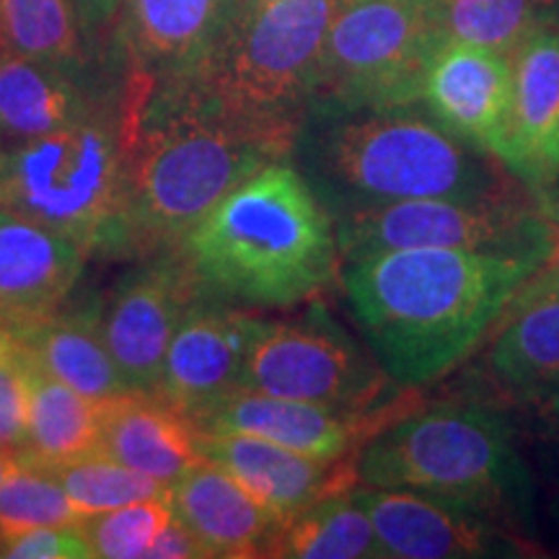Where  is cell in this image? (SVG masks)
<instances>
[{"label": "cell", "mask_w": 559, "mask_h": 559, "mask_svg": "<svg viewBox=\"0 0 559 559\" xmlns=\"http://www.w3.org/2000/svg\"><path fill=\"white\" fill-rule=\"evenodd\" d=\"M130 251L179 247L215 202L298 148L300 124L247 120L190 79L130 68L117 115Z\"/></svg>", "instance_id": "6da1fadb"}, {"label": "cell", "mask_w": 559, "mask_h": 559, "mask_svg": "<svg viewBox=\"0 0 559 559\" xmlns=\"http://www.w3.org/2000/svg\"><path fill=\"white\" fill-rule=\"evenodd\" d=\"M549 249H396L340 270L376 362L400 389H423L469 360Z\"/></svg>", "instance_id": "7a4b0ae2"}, {"label": "cell", "mask_w": 559, "mask_h": 559, "mask_svg": "<svg viewBox=\"0 0 559 559\" xmlns=\"http://www.w3.org/2000/svg\"><path fill=\"white\" fill-rule=\"evenodd\" d=\"M177 257L202 293L249 306L309 300L340 267L332 213L285 158L215 202L179 241Z\"/></svg>", "instance_id": "3957f363"}, {"label": "cell", "mask_w": 559, "mask_h": 559, "mask_svg": "<svg viewBox=\"0 0 559 559\" xmlns=\"http://www.w3.org/2000/svg\"><path fill=\"white\" fill-rule=\"evenodd\" d=\"M309 140V174L334 218L355 210L430 198H481L526 187L502 160L459 140L415 104L321 111Z\"/></svg>", "instance_id": "277c9868"}, {"label": "cell", "mask_w": 559, "mask_h": 559, "mask_svg": "<svg viewBox=\"0 0 559 559\" xmlns=\"http://www.w3.org/2000/svg\"><path fill=\"white\" fill-rule=\"evenodd\" d=\"M358 485L417 489L498 515L526 534L534 481L500 409L438 402L391 419L355 456Z\"/></svg>", "instance_id": "5b68a950"}, {"label": "cell", "mask_w": 559, "mask_h": 559, "mask_svg": "<svg viewBox=\"0 0 559 559\" xmlns=\"http://www.w3.org/2000/svg\"><path fill=\"white\" fill-rule=\"evenodd\" d=\"M0 207L58 230L88 251H130L124 156L117 117L24 140L0 166Z\"/></svg>", "instance_id": "8992f818"}, {"label": "cell", "mask_w": 559, "mask_h": 559, "mask_svg": "<svg viewBox=\"0 0 559 559\" xmlns=\"http://www.w3.org/2000/svg\"><path fill=\"white\" fill-rule=\"evenodd\" d=\"M342 3L275 0L226 29L207 60L181 79L247 120L304 128L326 32Z\"/></svg>", "instance_id": "52a82bcc"}, {"label": "cell", "mask_w": 559, "mask_h": 559, "mask_svg": "<svg viewBox=\"0 0 559 559\" xmlns=\"http://www.w3.org/2000/svg\"><path fill=\"white\" fill-rule=\"evenodd\" d=\"M449 39L443 0H345L326 32L311 107L391 109L423 102Z\"/></svg>", "instance_id": "ba28073f"}, {"label": "cell", "mask_w": 559, "mask_h": 559, "mask_svg": "<svg viewBox=\"0 0 559 559\" xmlns=\"http://www.w3.org/2000/svg\"><path fill=\"white\" fill-rule=\"evenodd\" d=\"M340 260L396 249L536 251L549 249L555 223L531 187L481 198H430L340 215Z\"/></svg>", "instance_id": "9c48e42d"}, {"label": "cell", "mask_w": 559, "mask_h": 559, "mask_svg": "<svg viewBox=\"0 0 559 559\" xmlns=\"http://www.w3.org/2000/svg\"><path fill=\"white\" fill-rule=\"evenodd\" d=\"M241 389L355 409L381 407L407 391L321 311L298 321L254 319Z\"/></svg>", "instance_id": "30bf717a"}, {"label": "cell", "mask_w": 559, "mask_h": 559, "mask_svg": "<svg viewBox=\"0 0 559 559\" xmlns=\"http://www.w3.org/2000/svg\"><path fill=\"white\" fill-rule=\"evenodd\" d=\"M379 536L383 559L528 557L536 547L498 515L417 489H349Z\"/></svg>", "instance_id": "8fae6325"}, {"label": "cell", "mask_w": 559, "mask_h": 559, "mask_svg": "<svg viewBox=\"0 0 559 559\" xmlns=\"http://www.w3.org/2000/svg\"><path fill=\"white\" fill-rule=\"evenodd\" d=\"M409 391L412 389L381 407L355 409L234 389L210 404L205 412H200L192 423L200 432H247V436L272 440L304 456L340 461L355 456L368 438L386 428L391 419L412 409L407 404Z\"/></svg>", "instance_id": "7c38bea8"}, {"label": "cell", "mask_w": 559, "mask_h": 559, "mask_svg": "<svg viewBox=\"0 0 559 559\" xmlns=\"http://www.w3.org/2000/svg\"><path fill=\"white\" fill-rule=\"evenodd\" d=\"M200 293L185 262L174 257L132 272L94 306L104 345L130 391L156 394L169 342Z\"/></svg>", "instance_id": "4fadbf2b"}, {"label": "cell", "mask_w": 559, "mask_h": 559, "mask_svg": "<svg viewBox=\"0 0 559 559\" xmlns=\"http://www.w3.org/2000/svg\"><path fill=\"white\" fill-rule=\"evenodd\" d=\"M423 102L445 130L508 166L513 109L508 55L449 37L425 75Z\"/></svg>", "instance_id": "5bb4252c"}, {"label": "cell", "mask_w": 559, "mask_h": 559, "mask_svg": "<svg viewBox=\"0 0 559 559\" xmlns=\"http://www.w3.org/2000/svg\"><path fill=\"white\" fill-rule=\"evenodd\" d=\"M254 319L200 293L169 342L156 394L194 419L228 391L241 389Z\"/></svg>", "instance_id": "9a60e30c"}, {"label": "cell", "mask_w": 559, "mask_h": 559, "mask_svg": "<svg viewBox=\"0 0 559 559\" xmlns=\"http://www.w3.org/2000/svg\"><path fill=\"white\" fill-rule=\"evenodd\" d=\"M200 453L239 479L283 523L296 519L313 502L345 495L358 485V453L340 461H321L272 440L230 430L200 432Z\"/></svg>", "instance_id": "2e32d148"}, {"label": "cell", "mask_w": 559, "mask_h": 559, "mask_svg": "<svg viewBox=\"0 0 559 559\" xmlns=\"http://www.w3.org/2000/svg\"><path fill=\"white\" fill-rule=\"evenodd\" d=\"M86 249L0 207V326L19 332L52 317L73 290Z\"/></svg>", "instance_id": "e0dca14e"}, {"label": "cell", "mask_w": 559, "mask_h": 559, "mask_svg": "<svg viewBox=\"0 0 559 559\" xmlns=\"http://www.w3.org/2000/svg\"><path fill=\"white\" fill-rule=\"evenodd\" d=\"M513 109H510L508 169L534 192L559 181V29L542 26L510 55Z\"/></svg>", "instance_id": "ac0fdd59"}, {"label": "cell", "mask_w": 559, "mask_h": 559, "mask_svg": "<svg viewBox=\"0 0 559 559\" xmlns=\"http://www.w3.org/2000/svg\"><path fill=\"white\" fill-rule=\"evenodd\" d=\"M171 508L207 557H267L270 542L283 528L272 510L210 459L171 487Z\"/></svg>", "instance_id": "d6986e66"}, {"label": "cell", "mask_w": 559, "mask_h": 559, "mask_svg": "<svg viewBox=\"0 0 559 559\" xmlns=\"http://www.w3.org/2000/svg\"><path fill=\"white\" fill-rule=\"evenodd\" d=\"M122 41L130 68L181 79L215 50L230 21V0H124Z\"/></svg>", "instance_id": "ffe728a7"}, {"label": "cell", "mask_w": 559, "mask_h": 559, "mask_svg": "<svg viewBox=\"0 0 559 559\" xmlns=\"http://www.w3.org/2000/svg\"><path fill=\"white\" fill-rule=\"evenodd\" d=\"M102 453L166 487L177 485L205 459L192 419L148 391H124L104 400Z\"/></svg>", "instance_id": "44dd1931"}, {"label": "cell", "mask_w": 559, "mask_h": 559, "mask_svg": "<svg viewBox=\"0 0 559 559\" xmlns=\"http://www.w3.org/2000/svg\"><path fill=\"white\" fill-rule=\"evenodd\" d=\"M47 373L94 402L120 396L128 383L104 345L94 309L79 313H58L11 332Z\"/></svg>", "instance_id": "7402d4cb"}, {"label": "cell", "mask_w": 559, "mask_h": 559, "mask_svg": "<svg viewBox=\"0 0 559 559\" xmlns=\"http://www.w3.org/2000/svg\"><path fill=\"white\" fill-rule=\"evenodd\" d=\"M485 370L513 402L559 379V298L508 309L489 332Z\"/></svg>", "instance_id": "603a6c76"}, {"label": "cell", "mask_w": 559, "mask_h": 559, "mask_svg": "<svg viewBox=\"0 0 559 559\" xmlns=\"http://www.w3.org/2000/svg\"><path fill=\"white\" fill-rule=\"evenodd\" d=\"M94 115L73 70L0 52V132L32 140Z\"/></svg>", "instance_id": "cb8c5ba5"}, {"label": "cell", "mask_w": 559, "mask_h": 559, "mask_svg": "<svg viewBox=\"0 0 559 559\" xmlns=\"http://www.w3.org/2000/svg\"><path fill=\"white\" fill-rule=\"evenodd\" d=\"M29 358V436L24 459L52 464L102 453L104 402H94L55 379Z\"/></svg>", "instance_id": "d4e9b609"}, {"label": "cell", "mask_w": 559, "mask_h": 559, "mask_svg": "<svg viewBox=\"0 0 559 559\" xmlns=\"http://www.w3.org/2000/svg\"><path fill=\"white\" fill-rule=\"evenodd\" d=\"M267 557L280 559H383L379 536L353 495L313 502L283 523Z\"/></svg>", "instance_id": "484cf974"}, {"label": "cell", "mask_w": 559, "mask_h": 559, "mask_svg": "<svg viewBox=\"0 0 559 559\" xmlns=\"http://www.w3.org/2000/svg\"><path fill=\"white\" fill-rule=\"evenodd\" d=\"M0 52L75 70L83 45L73 0H0Z\"/></svg>", "instance_id": "4316f807"}, {"label": "cell", "mask_w": 559, "mask_h": 559, "mask_svg": "<svg viewBox=\"0 0 559 559\" xmlns=\"http://www.w3.org/2000/svg\"><path fill=\"white\" fill-rule=\"evenodd\" d=\"M39 464V461H34ZM47 469L66 495L73 502V508L86 519V515L107 513V510L132 506L140 500L171 498V487L145 477L130 466L120 464L107 453H91V456L70 459V461H52V464H39Z\"/></svg>", "instance_id": "83f0119b"}, {"label": "cell", "mask_w": 559, "mask_h": 559, "mask_svg": "<svg viewBox=\"0 0 559 559\" xmlns=\"http://www.w3.org/2000/svg\"><path fill=\"white\" fill-rule=\"evenodd\" d=\"M449 37L513 55L542 26L551 24L539 0H443Z\"/></svg>", "instance_id": "f1b7e54d"}, {"label": "cell", "mask_w": 559, "mask_h": 559, "mask_svg": "<svg viewBox=\"0 0 559 559\" xmlns=\"http://www.w3.org/2000/svg\"><path fill=\"white\" fill-rule=\"evenodd\" d=\"M83 515L50 472L29 459L0 485V531L3 536L39 526H75Z\"/></svg>", "instance_id": "f546056e"}, {"label": "cell", "mask_w": 559, "mask_h": 559, "mask_svg": "<svg viewBox=\"0 0 559 559\" xmlns=\"http://www.w3.org/2000/svg\"><path fill=\"white\" fill-rule=\"evenodd\" d=\"M171 519V498H156L107 510V513L86 515L81 519L79 528L94 557L138 559L148 555L151 544Z\"/></svg>", "instance_id": "4dcf8cb0"}, {"label": "cell", "mask_w": 559, "mask_h": 559, "mask_svg": "<svg viewBox=\"0 0 559 559\" xmlns=\"http://www.w3.org/2000/svg\"><path fill=\"white\" fill-rule=\"evenodd\" d=\"M29 436V358L9 330L0 332V449L24 456Z\"/></svg>", "instance_id": "1f68e13d"}, {"label": "cell", "mask_w": 559, "mask_h": 559, "mask_svg": "<svg viewBox=\"0 0 559 559\" xmlns=\"http://www.w3.org/2000/svg\"><path fill=\"white\" fill-rule=\"evenodd\" d=\"M3 557L11 559H91V547L75 526H39L5 536Z\"/></svg>", "instance_id": "d6a6232c"}, {"label": "cell", "mask_w": 559, "mask_h": 559, "mask_svg": "<svg viewBox=\"0 0 559 559\" xmlns=\"http://www.w3.org/2000/svg\"><path fill=\"white\" fill-rule=\"evenodd\" d=\"M544 298H559V226H555L549 251L544 254L539 267L531 272V277L521 285V290L510 300L508 309H519V306L534 304V300Z\"/></svg>", "instance_id": "836d02e7"}, {"label": "cell", "mask_w": 559, "mask_h": 559, "mask_svg": "<svg viewBox=\"0 0 559 559\" xmlns=\"http://www.w3.org/2000/svg\"><path fill=\"white\" fill-rule=\"evenodd\" d=\"M151 559H200L207 557L205 549L200 547V542L194 539L192 531L181 523L177 515L166 523L164 531L156 536V542L151 544L148 555Z\"/></svg>", "instance_id": "e575fe53"}, {"label": "cell", "mask_w": 559, "mask_h": 559, "mask_svg": "<svg viewBox=\"0 0 559 559\" xmlns=\"http://www.w3.org/2000/svg\"><path fill=\"white\" fill-rule=\"evenodd\" d=\"M534 419V430L559 451V379L523 400Z\"/></svg>", "instance_id": "d590c367"}, {"label": "cell", "mask_w": 559, "mask_h": 559, "mask_svg": "<svg viewBox=\"0 0 559 559\" xmlns=\"http://www.w3.org/2000/svg\"><path fill=\"white\" fill-rule=\"evenodd\" d=\"M122 3L124 0H73L81 32L96 34L107 29L111 21L117 19V13L122 11Z\"/></svg>", "instance_id": "8d00e7d4"}, {"label": "cell", "mask_w": 559, "mask_h": 559, "mask_svg": "<svg viewBox=\"0 0 559 559\" xmlns=\"http://www.w3.org/2000/svg\"><path fill=\"white\" fill-rule=\"evenodd\" d=\"M275 3V0H230V21H228V29L230 26L241 24L243 19H249L251 13L262 11L264 5Z\"/></svg>", "instance_id": "74e56055"}, {"label": "cell", "mask_w": 559, "mask_h": 559, "mask_svg": "<svg viewBox=\"0 0 559 559\" xmlns=\"http://www.w3.org/2000/svg\"><path fill=\"white\" fill-rule=\"evenodd\" d=\"M21 453L19 451H9V449H0V485H3L5 477L16 469V466L21 464Z\"/></svg>", "instance_id": "f35d334b"}, {"label": "cell", "mask_w": 559, "mask_h": 559, "mask_svg": "<svg viewBox=\"0 0 559 559\" xmlns=\"http://www.w3.org/2000/svg\"><path fill=\"white\" fill-rule=\"evenodd\" d=\"M542 198H544V205H547V210H549L551 223H555V226H559V190H555V187H551L549 192L542 194Z\"/></svg>", "instance_id": "ab89813d"}, {"label": "cell", "mask_w": 559, "mask_h": 559, "mask_svg": "<svg viewBox=\"0 0 559 559\" xmlns=\"http://www.w3.org/2000/svg\"><path fill=\"white\" fill-rule=\"evenodd\" d=\"M539 5L544 9V13H547V19L555 24V21H559V0H539Z\"/></svg>", "instance_id": "60d3db41"}, {"label": "cell", "mask_w": 559, "mask_h": 559, "mask_svg": "<svg viewBox=\"0 0 559 559\" xmlns=\"http://www.w3.org/2000/svg\"><path fill=\"white\" fill-rule=\"evenodd\" d=\"M3 549H5V536L3 531H0V557H3Z\"/></svg>", "instance_id": "b9f144b4"}, {"label": "cell", "mask_w": 559, "mask_h": 559, "mask_svg": "<svg viewBox=\"0 0 559 559\" xmlns=\"http://www.w3.org/2000/svg\"><path fill=\"white\" fill-rule=\"evenodd\" d=\"M5 156H9V153H5V151H3V145H0V166L5 164Z\"/></svg>", "instance_id": "7bdbcfd3"}, {"label": "cell", "mask_w": 559, "mask_h": 559, "mask_svg": "<svg viewBox=\"0 0 559 559\" xmlns=\"http://www.w3.org/2000/svg\"><path fill=\"white\" fill-rule=\"evenodd\" d=\"M0 332H3V326H0Z\"/></svg>", "instance_id": "ee69618b"}]
</instances>
